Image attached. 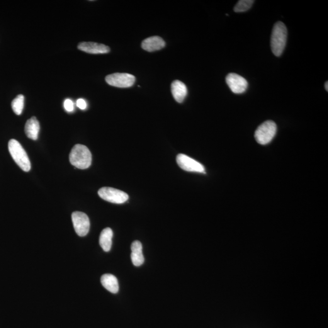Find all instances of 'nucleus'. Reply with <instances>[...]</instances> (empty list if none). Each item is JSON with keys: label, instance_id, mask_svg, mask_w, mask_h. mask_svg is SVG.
<instances>
[{"label": "nucleus", "instance_id": "13", "mask_svg": "<svg viewBox=\"0 0 328 328\" xmlns=\"http://www.w3.org/2000/svg\"><path fill=\"white\" fill-rule=\"evenodd\" d=\"M131 260L135 266H140L144 262L142 252V245L138 241H135L131 244Z\"/></svg>", "mask_w": 328, "mask_h": 328}, {"label": "nucleus", "instance_id": "4", "mask_svg": "<svg viewBox=\"0 0 328 328\" xmlns=\"http://www.w3.org/2000/svg\"><path fill=\"white\" fill-rule=\"evenodd\" d=\"M276 133V125L274 121H267L259 126L255 133L257 142L261 145H266L271 142Z\"/></svg>", "mask_w": 328, "mask_h": 328}, {"label": "nucleus", "instance_id": "11", "mask_svg": "<svg viewBox=\"0 0 328 328\" xmlns=\"http://www.w3.org/2000/svg\"><path fill=\"white\" fill-rule=\"evenodd\" d=\"M165 46V42L164 40L160 36H153L149 38L145 39L142 43V48L143 50L148 51V52H153V51H159L164 48Z\"/></svg>", "mask_w": 328, "mask_h": 328}, {"label": "nucleus", "instance_id": "2", "mask_svg": "<svg viewBox=\"0 0 328 328\" xmlns=\"http://www.w3.org/2000/svg\"><path fill=\"white\" fill-rule=\"evenodd\" d=\"M69 161L73 166L79 169H86L92 162V155L86 146L77 144L69 154Z\"/></svg>", "mask_w": 328, "mask_h": 328}, {"label": "nucleus", "instance_id": "9", "mask_svg": "<svg viewBox=\"0 0 328 328\" xmlns=\"http://www.w3.org/2000/svg\"><path fill=\"white\" fill-rule=\"evenodd\" d=\"M226 83L231 91L235 94H242L246 91L248 87L247 80L241 75L230 73L226 77Z\"/></svg>", "mask_w": 328, "mask_h": 328}, {"label": "nucleus", "instance_id": "16", "mask_svg": "<svg viewBox=\"0 0 328 328\" xmlns=\"http://www.w3.org/2000/svg\"><path fill=\"white\" fill-rule=\"evenodd\" d=\"M113 237V230L110 228H106L102 231L100 235L99 243L104 252H109L111 250Z\"/></svg>", "mask_w": 328, "mask_h": 328}, {"label": "nucleus", "instance_id": "17", "mask_svg": "<svg viewBox=\"0 0 328 328\" xmlns=\"http://www.w3.org/2000/svg\"><path fill=\"white\" fill-rule=\"evenodd\" d=\"M24 97L23 95L19 94L12 102V108L17 115H20L24 108Z\"/></svg>", "mask_w": 328, "mask_h": 328}, {"label": "nucleus", "instance_id": "19", "mask_svg": "<svg viewBox=\"0 0 328 328\" xmlns=\"http://www.w3.org/2000/svg\"><path fill=\"white\" fill-rule=\"evenodd\" d=\"M64 107L66 111L72 112L74 108V103L70 99H66L64 102Z\"/></svg>", "mask_w": 328, "mask_h": 328}, {"label": "nucleus", "instance_id": "14", "mask_svg": "<svg viewBox=\"0 0 328 328\" xmlns=\"http://www.w3.org/2000/svg\"><path fill=\"white\" fill-rule=\"evenodd\" d=\"M24 131L28 138L34 140L37 139L40 131V123L35 117H33L26 121Z\"/></svg>", "mask_w": 328, "mask_h": 328}, {"label": "nucleus", "instance_id": "15", "mask_svg": "<svg viewBox=\"0 0 328 328\" xmlns=\"http://www.w3.org/2000/svg\"><path fill=\"white\" fill-rule=\"evenodd\" d=\"M101 283L104 288L113 293H118L119 286L118 279L112 274H104L101 277Z\"/></svg>", "mask_w": 328, "mask_h": 328}, {"label": "nucleus", "instance_id": "18", "mask_svg": "<svg viewBox=\"0 0 328 328\" xmlns=\"http://www.w3.org/2000/svg\"><path fill=\"white\" fill-rule=\"evenodd\" d=\"M254 1L252 0H241L237 2L234 7L236 12H244L248 11L254 4Z\"/></svg>", "mask_w": 328, "mask_h": 328}, {"label": "nucleus", "instance_id": "7", "mask_svg": "<svg viewBox=\"0 0 328 328\" xmlns=\"http://www.w3.org/2000/svg\"><path fill=\"white\" fill-rule=\"evenodd\" d=\"M72 221L74 230L80 237H85L89 232L90 221L88 216L81 211H74L72 214Z\"/></svg>", "mask_w": 328, "mask_h": 328}, {"label": "nucleus", "instance_id": "8", "mask_svg": "<svg viewBox=\"0 0 328 328\" xmlns=\"http://www.w3.org/2000/svg\"><path fill=\"white\" fill-rule=\"evenodd\" d=\"M176 161L177 165L185 171L205 173V168L203 165L186 155L179 154L177 155Z\"/></svg>", "mask_w": 328, "mask_h": 328}, {"label": "nucleus", "instance_id": "6", "mask_svg": "<svg viewBox=\"0 0 328 328\" xmlns=\"http://www.w3.org/2000/svg\"><path fill=\"white\" fill-rule=\"evenodd\" d=\"M105 80L112 86L118 87H129L135 83L136 78L134 75L127 73H114L107 75Z\"/></svg>", "mask_w": 328, "mask_h": 328}, {"label": "nucleus", "instance_id": "10", "mask_svg": "<svg viewBox=\"0 0 328 328\" xmlns=\"http://www.w3.org/2000/svg\"><path fill=\"white\" fill-rule=\"evenodd\" d=\"M79 50L85 52L92 53V54H99V53H106L110 51L108 46L94 42H82L78 45Z\"/></svg>", "mask_w": 328, "mask_h": 328}, {"label": "nucleus", "instance_id": "21", "mask_svg": "<svg viewBox=\"0 0 328 328\" xmlns=\"http://www.w3.org/2000/svg\"><path fill=\"white\" fill-rule=\"evenodd\" d=\"M328 82H327L325 83V89H326V90H327V91H328Z\"/></svg>", "mask_w": 328, "mask_h": 328}, {"label": "nucleus", "instance_id": "1", "mask_svg": "<svg viewBox=\"0 0 328 328\" xmlns=\"http://www.w3.org/2000/svg\"><path fill=\"white\" fill-rule=\"evenodd\" d=\"M288 30L285 24L281 21L277 22L272 30L271 45L272 52L277 57L283 53L286 45Z\"/></svg>", "mask_w": 328, "mask_h": 328}, {"label": "nucleus", "instance_id": "5", "mask_svg": "<svg viewBox=\"0 0 328 328\" xmlns=\"http://www.w3.org/2000/svg\"><path fill=\"white\" fill-rule=\"evenodd\" d=\"M99 196L104 201L114 204H123L129 196L125 192L112 187H102L98 191Z\"/></svg>", "mask_w": 328, "mask_h": 328}, {"label": "nucleus", "instance_id": "20", "mask_svg": "<svg viewBox=\"0 0 328 328\" xmlns=\"http://www.w3.org/2000/svg\"><path fill=\"white\" fill-rule=\"evenodd\" d=\"M76 105L78 108L84 110V109H86L87 108V103L85 100L83 99H78L76 102Z\"/></svg>", "mask_w": 328, "mask_h": 328}, {"label": "nucleus", "instance_id": "3", "mask_svg": "<svg viewBox=\"0 0 328 328\" xmlns=\"http://www.w3.org/2000/svg\"><path fill=\"white\" fill-rule=\"evenodd\" d=\"M8 148L10 154L16 164L24 172H28L31 167L30 160L20 143L16 139L10 140Z\"/></svg>", "mask_w": 328, "mask_h": 328}, {"label": "nucleus", "instance_id": "12", "mask_svg": "<svg viewBox=\"0 0 328 328\" xmlns=\"http://www.w3.org/2000/svg\"><path fill=\"white\" fill-rule=\"evenodd\" d=\"M172 93L175 101L178 103H182L187 95L186 85L180 80H174L171 86Z\"/></svg>", "mask_w": 328, "mask_h": 328}]
</instances>
